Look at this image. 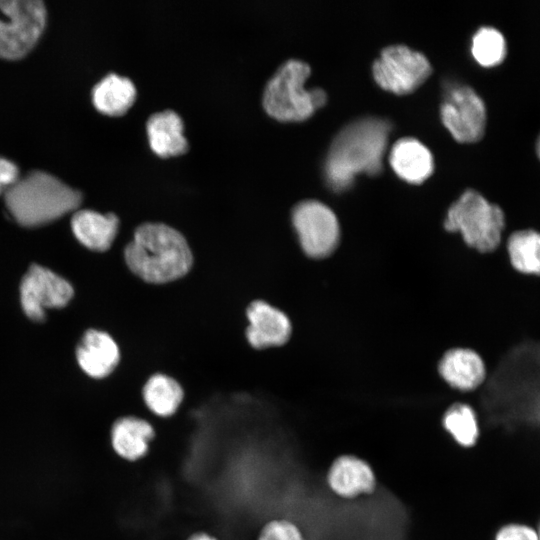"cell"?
<instances>
[{
	"mask_svg": "<svg viewBox=\"0 0 540 540\" xmlns=\"http://www.w3.org/2000/svg\"><path fill=\"white\" fill-rule=\"evenodd\" d=\"M188 540H217V539L206 533L199 532V533L193 534Z\"/></svg>",
	"mask_w": 540,
	"mask_h": 540,
	"instance_id": "obj_27",
	"label": "cell"
},
{
	"mask_svg": "<svg viewBox=\"0 0 540 540\" xmlns=\"http://www.w3.org/2000/svg\"><path fill=\"white\" fill-rule=\"evenodd\" d=\"M441 118L455 139L474 142L484 133L486 109L473 88L452 84L447 87L441 104Z\"/></svg>",
	"mask_w": 540,
	"mask_h": 540,
	"instance_id": "obj_9",
	"label": "cell"
},
{
	"mask_svg": "<svg viewBox=\"0 0 540 540\" xmlns=\"http://www.w3.org/2000/svg\"><path fill=\"white\" fill-rule=\"evenodd\" d=\"M391 124L379 117H364L343 127L328 151L325 174L334 190L352 184L358 172L377 174L382 169Z\"/></svg>",
	"mask_w": 540,
	"mask_h": 540,
	"instance_id": "obj_2",
	"label": "cell"
},
{
	"mask_svg": "<svg viewBox=\"0 0 540 540\" xmlns=\"http://www.w3.org/2000/svg\"><path fill=\"white\" fill-rule=\"evenodd\" d=\"M151 149L162 157L179 155L188 148L180 115L171 109L153 113L146 123Z\"/></svg>",
	"mask_w": 540,
	"mask_h": 540,
	"instance_id": "obj_16",
	"label": "cell"
},
{
	"mask_svg": "<svg viewBox=\"0 0 540 540\" xmlns=\"http://www.w3.org/2000/svg\"><path fill=\"white\" fill-rule=\"evenodd\" d=\"M502 244L515 271L540 276V232L533 229L517 230L506 235Z\"/></svg>",
	"mask_w": 540,
	"mask_h": 540,
	"instance_id": "obj_20",
	"label": "cell"
},
{
	"mask_svg": "<svg viewBox=\"0 0 540 540\" xmlns=\"http://www.w3.org/2000/svg\"><path fill=\"white\" fill-rule=\"evenodd\" d=\"M142 395L151 412L160 417H169L182 403L184 391L174 378L156 373L145 382Z\"/></svg>",
	"mask_w": 540,
	"mask_h": 540,
	"instance_id": "obj_21",
	"label": "cell"
},
{
	"mask_svg": "<svg viewBox=\"0 0 540 540\" xmlns=\"http://www.w3.org/2000/svg\"><path fill=\"white\" fill-rule=\"evenodd\" d=\"M76 358L80 368L90 377L100 379L110 375L120 361V350L107 332L89 329L82 336Z\"/></svg>",
	"mask_w": 540,
	"mask_h": 540,
	"instance_id": "obj_13",
	"label": "cell"
},
{
	"mask_svg": "<svg viewBox=\"0 0 540 540\" xmlns=\"http://www.w3.org/2000/svg\"><path fill=\"white\" fill-rule=\"evenodd\" d=\"M71 227L82 245L92 251L104 252L115 240L119 229V219L111 212L102 214L84 209L73 214Z\"/></svg>",
	"mask_w": 540,
	"mask_h": 540,
	"instance_id": "obj_14",
	"label": "cell"
},
{
	"mask_svg": "<svg viewBox=\"0 0 540 540\" xmlns=\"http://www.w3.org/2000/svg\"><path fill=\"white\" fill-rule=\"evenodd\" d=\"M373 76L384 89L397 94L415 90L430 75L432 68L424 54L405 45H391L373 63Z\"/></svg>",
	"mask_w": 540,
	"mask_h": 540,
	"instance_id": "obj_8",
	"label": "cell"
},
{
	"mask_svg": "<svg viewBox=\"0 0 540 540\" xmlns=\"http://www.w3.org/2000/svg\"><path fill=\"white\" fill-rule=\"evenodd\" d=\"M4 200L20 225L38 227L74 211L82 194L46 172L32 171L4 192Z\"/></svg>",
	"mask_w": 540,
	"mask_h": 540,
	"instance_id": "obj_3",
	"label": "cell"
},
{
	"mask_svg": "<svg viewBox=\"0 0 540 540\" xmlns=\"http://www.w3.org/2000/svg\"><path fill=\"white\" fill-rule=\"evenodd\" d=\"M18 179V167L13 162L0 157V195Z\"/></svg>",
	"mask_w": 540,
	"mask_h": 540,
	"instance_id": "obj_26",
	"label": "cell"
},
{
	"mask_svg": "<svg viewBox=\"0 0 540 540\" xmlns=\"http://www.w3.org/2000/svg\"><path fill=\"white\" fill-rule=\"evenodd\" d=\"M292 224L303 252L322 259L334 252L340 239V227L335 213L318 200H303L292 210Z\"/></svg>",
	"mask_w": 540,
	"mask_h": 540,
	"instance_id": "obj_7",
	"label": "cell"
},
{
	"mask_svg": "<svg viewBox=\"0 0 540 540\" xmlns=\"http://www.w3.org/2000/svg\"><path fill=\"white\" fill-rule=\"evenodd\" d=\"M258 540H304V538L292 522L273 520L262 528Z\"/></svg>",
	"mask_w": 540,
	"mask_h": 540,
	"instance_id": "obj_24",
	"label": "cell"
},
{
	"mask_svg": "<svg viewBox=\"0 0 540 540\" xmlns=\"http://www.w3.org/2000/svg\"><path fill=\"white\" fill-rule=\"evenodd\" d=\"M444 227L449 232L459 233L469 249L489 254L502 245L506 215L498 204L468 189L449 207Z\"/></svg>",
	"mask_w": 540,
	"mask_h": 540,
	"instance_id": "obj_4",
	"label": "cell"
},
{
	"mask_svg": "<svg viewBox=\"0 0 540 540\" xmlns=\"http://www.w3.org/2000/svg\"><path fill=\"white\" fill-rule=\"evenodd\" d=\"M495 540H538L537 532L526 525L509 524L502 527Z\"/></svg>",
	"mask_w": 540,
	"mask_h": 540,
	"instance_id": "obj_25",
	"label": "cell"
},
{
	"mask_svg": "<svg viewBox=\"0 0 540 540\" xmlns=\"http://www.w3.org/2000/svg\"><path fill=\"white\" fill-rule=\"evenodd\" d=\"M537 153H538V156L540 158V136H539V138L537 140Z\"/></svg>",
	"mask_w": 540,
	"mask_h": 540,
	"instance_id": "obj_28",
	"label": "cell"
},
{
	"mask_svg": "<svg viewBox=\"0 0 540 540\" xmlns=\"http://www.w3.org/2000/svg\"><path fill=\"white\" fill-rule=\"evenodd\" d=\"M0 58L17 60L36 45L46 25V8L40 0H0Z\"/></svg>",
	"mask_w": 540,
	"mask_h": 540,
	"instance_id": "obj_6",
	"label": "cell"
},
{
	"mask_svg": "<svg viewBox=\"0 0 540 540\" xmlns=\"http://www.w3.org/2000/svg\"><path fill=\"white\" fill-rule=\"evenodd\" d=\"M136 87L128 77L109 73L92 90V101L100 112L117 116L124 114L134 103Z\"/></svg>",
	"mask_w": 540,
	"mask_h": 540,
	"instance_id": "obj_19",
	"label": "cell"
},
{
	"mask_svg": "<svg viewBox=\"0 0 540 540\" xmlns=\"http://www.w3.org/2000/svg\"><path fill=\"white\" fill-rule=\"evenodd\" d=\"M328 484L339 496L352 498L370 493L375 488V476L370 466L355 456H341L331 465Z\"/></svg>",
	"mask_w": 540,
	"mask_h": 540,
	"instance_id": "obj_15",
	"label": "cell"
},
{
	"mask_svg": "<svg viewBox=\"0 0 540 540\" xmlns=\"http://www.w3.org/2000/svg\"><path fill=\"white\" fill-rule=\"evenodd\" d=\"M445 429L462 446L471 447L479 436L477 416L466 403L453 404L443 418Z\"/></svg>",
	"mask_w": 540,
	"mask_h": 540,
	"instance_id": "obj_22",
	"label": "cell"
},
{
	"mask_svg": "<svg viewBox=\"0 0 540 540\" xmlns=\"http://www.w3.org/2000/svg\"><path fill=\"white\" fill-rule=\"evenodd\" d=\"M155 436L153 426L136 416L117 419L111 428V444L123 459L136 461L146 455L149 441Z\"/></svg>",
	"mask_w": 540,
	"mask_h": 540,
	"instance_id": "obj_18",
	"label": "cell"
},
{
	"mask_svg": "<svg viewBox=\"0 0 540 540\" xmlns=\"http://www.w3.org/2000/svg\"><path fill=\"white\" fill-rule=\"evenodd\" d=\"M471 52L483 66H494L506 55V41L500 31L493 27H481L472 38Z\"/></svg>",
	"mask_w": 540,
	"mask_h": 540,
	"instance_id": "obj_23",
	"label": "cell"
},
{
	"mask_svg": "<svg viewBox=\"0 0 540 540\" xmlns=\"http://www.w3.org/2000/svg\"><path fill=\"white\" fill-rule=\"evenodd\" d=\"M389 160L394 171L412 183L424 181L434 167L430 150L412 137L397 140L392 146Z\"/></svg>",
	"mask_w": 540,
	"mask_h": 540,
	"instance_id": "obj_17",
	"label": "cell"
},
{
	"mask_svg": "<svg viewBox=\"0 0 540 540\" xmlns=\"http://www.w3.org/2000/svg\"><path fill=\"white\" fill-rule=\"evenodd\" d=\"M536 532H537L538 540H540V523H539V526H538V530Z\"/></svg>",
	"mask_w": 540,
	"mask_h": 540,
	"instance_id": "obj_29",
	"label": "cell"
},
{
	"mask_svg": "<svg viewBox=\"0 0 540 540\" xmlns=\"http://www.w3.org/2000/svg\"><path fill=\"white\" fill-rule=\"evenodd\" d=\"M248 326L246 338L255 349L284 345L292 333L289 317L264 300H255L246 310Z\"/></svg>",
	"mask_w": 540,
	"mask_h": 540,
	"instance_id": "obj_11",
	"label": "cell"
},
{
	"mask_svg": "<svg viewBox=\"0 0 540 540\" xmlns=\"http://www.w3.org/2000/svg\"><path fill=\"white\" fill-rule=\"evenodd\" d=\"M440 376L454 389L470 392L487 379L488 371L481 355L468 347L448 350L438 366Z\"/></svg>",
	"mask_w": 540,
	"mask_h": 540,
	"instance_id": "obj_12",
	"label": "cell"
},
{
	"mask_svg": "<svg viewBox=\"0 0 540 540\" xmlns=\"http://www.w3.org/2000/svg\"><path fill=\"white\" fill-rule=\"evenodd\" d=\"M129 270L150 284H165L185 276L193 264L186 238L161 222H146L134 231L124 249Z\"/></svg>",
	"mask_w": 540,
	"mask_h": 540,
	"instance_id": "obj_1",
	"label": "cell"
},
{
	"mask_svg": "<svg viewBox=\"0 0 540 540\" xmlns=\"http://www.w3.org/2000/svg\"><path fill=\"white\" fill-rule=\"evenodd\" d=\"M74 294L71 284L40 265H31L20 284V302L29 319L42 322L46 309L66 306Z\"/></svg>",
	"mask_w": 540,
	"mask_h": 540,
	"instance_id": "obj_10",
	"label": "cell"
},
{
	"mask_svg": "<svg viewBox=\"0 0 540 540\" xmlns=\"http://www.w3.org/2000/svg\"><path fill=\"white\" fill-rule=\"evenodd\" d=\"M310 67L304 61L289 59L267 82L263 93L266 112L281 121H301L310 117L327 100L321 88L304 86Z\"/></svg>",
	"mask_w": 540,
	"mask_h": 540,
	"instance_id": "obj_5",
	"label": "cell"
}]
</instances>
